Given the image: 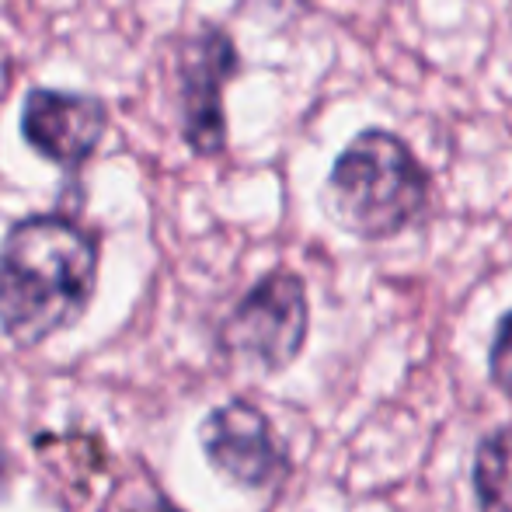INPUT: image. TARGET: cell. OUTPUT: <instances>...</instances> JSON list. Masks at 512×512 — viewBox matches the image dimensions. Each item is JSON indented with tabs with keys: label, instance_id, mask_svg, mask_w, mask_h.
Here are the masks:
<instances>
[{
	"label": "cell",
	"instance_id": "cell-1",
	"mask_svg": "<svg viewBox=\"0 0 512 512\" xmlns=\"http://www.w3.org/2000/svg\"><path fill=\"white\" fill-rule=\"evenodd\" d=\"M102 244L74 213L21 216L0 237V331L18 349H39L77 328L98 293Z\"/></svg>",
	"mask_w": 512,
	"mask_h": 512
},
{
	"label": "cell",
	"instance_id": "cell-2",
	"mask_svg": "<svg viewBox=\"0 0 512 512\" xmlns=\"http://www.w3.org/2000/svg\"><path fill=\"white\" fill-rule=\"evenodd\" d=\"M432 203V175L408 140L391 129H363L335 157L321 185V209L342 234L391 241L415 227Z\"/></svg>",
	"mask_w": 512,
	"mask_h": 512
},
{
	"label": "cell",
	"instance_id": "cell-3",
	"mask_svg": "<svg viewBox=\"0 0 512 512\" xmlns=\"http://www.w3.org/2000/svg\"><path fill=\"white\" fill-rule=\"evenodd\" d=\"M307 331L310 304L304 279L290 269H272L223 317L216 345L241 366L283 373L304 352Z\"/></svg>",
	"mask_w": 512,
	"mask_h": 512
},
{
	"label": "cell",
	"instance_id": "cell-4",
	"mask_svg": "<svg viewBox=\"0 0 512 512\" xmlns=\"http://www.w3.org/2000/svg\"><path fill=\"white\" fill-rule=\"evenodd\" d=\"M241 74V53L227 28L199 25L178 49V129L196 157H220L227 150V108L223 91Z\"/></svg>",
	"mask_w": 512,
	"mask_h": 512
},
{
	"label": "cell",
	"instance_id": "cell-5",
	"mask_svg": "<svg viewBox=\"0 0 512 512\" xmlns=\"http://www.w3.org/2000/svg\"><path fill=\"white\" fill-rule=\"evenodd\" d=\"M199 446L206 464L244 492L279 485L290 471V453L272 418L248 398H230L209 411L199 422Z\"/></svg>",
	"mask_w": 512,
	"mask_h": 512
},
{
	"label": "cell",
	"instance_id": "cell-6",
	"mask_svg": "<svg viewBox=\"0 0 512 512\" xmlns=\"http://www.w3.org/2000/svg\"><path fill=\"white\" fill-rule=\"evenodd\" d=\"M18 129L32 154L56 164L67 175H77L105 140L108 102L88 91L28 88Z\"/></svg>",
	"mask_w": 512,
	"mask_h": 512
},
{
	"label": "cell",
	"instance_id": "cell-7",
	"mask_svg": "<svg viewBox=\"0 0 512 512\" xmlns=\"http://www.w3.org/2000/svg\"><path fill=\"white\" fill-rule=\"evenodd\" d=\"M471 488L478 512H512V425H499L474 446Z\"/></svg>",
	"mask_w": 512,
	"mask_h": 512
},
{
	"label": "cell",
	"instance_id": "cell-8",
	"mask_svg": "<svg viewBox=\"0 0 512 512\" xmlns=\"http://www.w3.org/2000/svg\"><path fill=\"white\" fill-rule=\"evenodd\" d=\"M488 373H492V384L512 401V310L495 328L492 352H488Z\"/></svg>",
	"mask_w": 512,
	"mask_h": 512
},
{
	"label": "cell",
	"instance_id": "cell-9",
	"mask_svg": "<svg viewBox=\"0 0 512 512\" xmlns=\"http://www.w3.org/2000/svg\"><path fill=\"white\" fill-rule=\"evenodd\" d=\"M14 474H18V464H14V453L7 450L4 436H0V499L7 495V488H11Z\"/></svg>",
	"mask_w": 512,
	"mask_h": 512
},
{
	"label": "cell",
	"instance_id": "cell-10",
	"mask_svg": "<svg viewBox=\"0 0 512 512\" xmlns=\"http://www.w3.org/2000/svg\"><path fill=\"white\" fill-rule=\"evenodd\" d=\"M136 512H182V509H175V506H171L168 499H154V502H150L147 509H136Z\"/></svg>",
	"mask_w": 512,
	"mask_h": 512
}]
</instances>
